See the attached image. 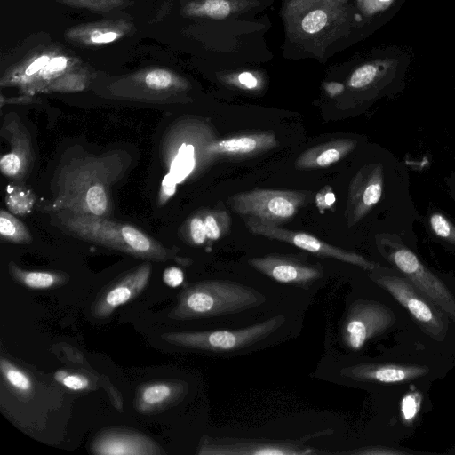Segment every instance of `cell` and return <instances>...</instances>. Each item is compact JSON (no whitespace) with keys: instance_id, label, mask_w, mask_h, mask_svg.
Instances as JSON below:
<instances>
[{"instance_id":"6","label":"cell","mask_w":455,"mask_h":455,"mask_svg":"<svg viewBox=\"0 0 455 455\" xmlns=\"http://www.w3.org/2000/svg\"><path fill=\"white\" fill-rule=\"evenodd\" d=\"M308 197L304 191L253 189L231 196L228 204L242 217L279 225L292 219Z\"/></svg>"},{"instance_id":"11","label":"cell","mask_w":455,"mask_h":455,"mask_svg":"<svg viewBox=\"0 0 455 455\" xmlns=\"http://www.w3.org/2000/svg\"><path fill=\"white\" fill-rule=\"evenodd\" d=\"M151 272V264L146 262L106 287L92 304V315L100 319L107 318L117 307L135 299L148 285Z\"/></svg>"},{"instance_id":"38","label":"cell","mask_w":455,"mask_h":455,"mask_svg":"<svg viewBox=\"0 0 455 455\" xmlns=\"http://www.w3.org/2000/svg\"><path fill=\"white\" fill-rule=\"evenodd\" d=\"M50 59L48 56H41L37 59H36L25 70V74L27 76H32L38 72L39 70L43 69L47 63L49 62Z\"/></svg>"},{"instance_id":"10","label":"cell","mask_w":455,"mask_h":455,"mask_svg":"<svg viewBox=\"0 0 455 455\" xmlns=\"http://www.w3.org/2000/svg\"><path fill=\"white\" fill-rule=\"evenodd\" d=\"M1 135L11 146V150L0 159L1 172L20 181L29 173L34 162L30 135L17 114L13 113L5 116Z\"/></svg>"},{"instance_id":"15","label":"cell","mask_w":455,"mask_h":455,"mask_svg":"<svg viewBox=\"0 0 455 455\" xmlns=\"http://www.w3.org/2000/svg\"><path fill=\"white\" fill-rule=\"evenodd\" d=\"M188 392V385L180 380L144 383L137 390L134 406L142 414H154L180 403Z\"/></svg>"},{"instance_id":"3","label":"cell","mask_w":455,"mask_h":455,"mask_svg":"<svg viewBox=\"0 0 455 455\" xmlns=\"http://www.w3.org/2000/svg\"><path fill=\"white\" fill-rule=\"evenodd\" d=\"M265 297L256 290L225 280H207L184 289L168 316L188 320L234 314L260 305Z\"/></svg>"},{"instance_id":"18","label":"cell","mask_w":455,"mask_h":455,"mask_svg":"<svg viewBox=\"0 0 455 455\" xmlns=\"http://www.w3.org/2000/svg\"><path fill=\"white\" fill-rule=\"evenodd\" d=\"M356 146V140L339 139L316 145L302 152L295 162L300 170L327 168L347 156Z\"/></svg>"},{"instance_id":"14","label":"cell","mask_w":455,"mask_h":455,"mask_svg":"<svg viewBox=\"0 0 455 455\" xmlns=\"http://www.w3.org/2000/svg\"><path fill=\"white\" fill-rule=\"evenodd\" d=\"M314 452L315 450L286 443L212 439L202 441L197 451L202 455H305Z\"/></svg>"},{"instance_id":"35","label":"cell","mask_w":455,"mask_h":455,"mask_svg":"<svg viewBox=\"0 0 455 455\" xmlns=\"http://www.w3.org/2000/svg\"><path fill=\"white\" fill-rule=\"evenodd\" d=\"M163 280L166 285L174 288L183 283L184 274L180 268L170 267L164 271Z\"/></svg>"},{"instance_id":"20","label":"cell","mask_w":455,"mask_h":455,"mask_svg":"<svg viewBox=\"0 0 455 455\" xmlns=\"http://www.w3.org/2000/svg\"><path fill=\"white\" fill-rule=\"evenodd\" d=\"M343 375L357 380H371L381 383H397L411 375V371L394 365L361 364L342 370Z\"/></svg>"},{"instance_id":"33","label":"cell","mask_w":455,"mask_h":455,"mask_svg":"<svg viewBox=\"0 0 455 455\" xmlns=\"http://www.w3.org/2000/svg\"><path fill=\"white\" fill-rule=\"evenodd\" d=\"M177 184L178 183L174 180L169 172L164 176L157 200L160 205L166 204V202L173 196L176 191Z\"/></svg>"},{"instance_id":"8","label":"cell","mask_w":455,"mask_h":455,"mask_svg":"<svg viewBox=\"0 0 455 455\" xmlns=\"http://www.w3.org/2000/svg\"><path fill=\"white\" fill-rule=\"evenodd\" d=\"M390 323L389 313L380 305L357 300L353 303L343 323V344L351 350H359Z\"/></svg>"},{"instance_id":"23","label":"cell","mask_w":455,"mask_h":455,"mask_svg":"<svg viewBox=\"0 0 455 455\" xmlns=\"http://www.w3.org/2000/svg\"><path fill=\"white\" fill-rule=\"evenodd\" d=\"M203 215L208 240L217 241L230 231L232 220L225 208L204 211Z\"/></svg>"},{"instance_id":"13","label":"cell","mask_w":455,"mask_h":455,"mask_svg":"<svg viewBox=\"0 0 455 455\" xmlns=\"http://www.w3.org/2000/svg\"><path fill=\"white\" fill-rule=\"evenodd\" d=\"M248 263L259 272L285 284H307L322 275V270L315 266L277 255L251 258Z\"/></svg>"},{"instance_id":"21","label":"cell","mask_w":455,"mask_h":455,"mask_svg":"<svg viewBox=\"0 0 455 455\" xmlns=\"http://www.w3.org/2000/svg\"><path fill=\"white\" fill-rule=\"evenodd\" d=\"M0 235L2 240L13 243L32 242V235L24 223L4 209L0 211Z\"/></svg>"},{"instance_id":"9","label":"cell","mask_w":455,"mask_h":455,"mask_svg":"<svg viewBox=\"0 0 455 455\" xmlns=\"http://www.w3.org/2000/svg\"><path fill=\"white\" fill-rule=\"evenodd\" d=\"M383 188L381 164H368L357 172L349 185L345 210V219L348 227L359 222L380 201Z\"/></svg>"},{"instance_id":"32","label":"cell","mask_w":455,"mask_h":455,"mask_svg":"<svg viewBox=\"0 0 455 455\" xmlns=\"http://www.w3.org/2000/svg\"><path fill=\"white\" fill-rule=\"evenodd\" d=\"M336 202V196L331 187H323L315 196V205L323 213L332 208Z\"/></svg>"},{"instance_id":"30","label":"cell","mask_w":455,"mask_h":455,"mask_svg":"<svg viewBox=\"0 0 455 455\" xmlns=\"http://www.w3.org/2000/svg\"><path fill=\"white\" fill-rule=\"evenodd\" d=\"M202 12L212 18L227 17L231 12V5L227 0H205Z\"/></svg>"},{"instance_id":"26","label":"cell","mask_w":455,"mask_h":455,"mask_svg":"<svg viewBox=\"0 0 455 455\" xmlns=\"http://www.w3.org/2000/svg\"><path fill=\"white\" fill-rule=\"evenodd\" d=\"M146 86L154 91H164L179 85L177 78L164 69H154L146 74L144 77Z\"/></svg>"},{"instance_id":"34","label":"cell","mask_w":455,"mask_h":455,"mask_svg":"<svg viewBox=\"0 0 455 455\" xmlns=\"http://www.w3.org/2000/svg\"><path fill=\"white\" fill-rule=\"evenodd\" d=\"M357 2L365 14L371 15L388 8L394 0H357Z\"/></svg>"},{"instance_id":"16","label":"cell","mask_w":455,"mask_h":455,"mask_svg":"<svg viewBox=\"0 0 455 455\" xmlns=\"http://www.w3.org/2000/svg\"><path fill=\"white\" fill-rule=\"evenodd\" d=\"M275 134L271 132L242 134L217 139L207 148L212 161L218 157H237L263 153L277 146Z\"/></svg>"},{"instance_id":"37","label":"cell","mask_w":455,"mask_h":455,"mask_svg":"<svg viewBox=\"0 0 455 455\" xmlns=\"http://www.w3.org/2000/svg\"><path fill=\"white\" fill-rule=\"evenodd\" d=\"M238 84L246 89H255L259 86L257 77L250 72H243L237 76Z\"/></svg>"},{"instance_id":"2","label":"cell","mask_w":455,"mask_h":455,"mask_svg":"<svg viewBox=\"0 0 455 455\" xmlns=\"http://www.w3.org/2000/svg\"><path fill=\"white\" fill-rule=\"evenodd\" d=\"M55 219L57 227L75 237L135 258L166 261L176 253L136 227L107 217L59 211Z\"/></svg>"},{"instance_id":"19","label":"cell","mask_w":455,"mask_h":455,"mask_svg":"<svg viewBox=\"0 0 455 455\" xmlns=\"http://www.w3.org/2000/svg\"><path fill=\"white\" fill-rule=\"evenodd\" d=\"M12 278L20 285L33 290L52 289L64 285L68 275L56 271H34L20 268L14 262L8 265Z\"/></svg>"},{"instance_id":"40","label":"cell","mask_w":455,"mask_h":455,"mask_svg":"<svg viewBox=\"0 0 455 455\" xmlns=\"http://www.w3.org/2000/svg\"><path fill=\"white\" fill-rule=\"evenodd\" d=\"M117 34L115 32H106L100 33L98 35H94L92 36V41L93 43H109L114 41L117 37Z\"/></svg>"},{"instance_id":"31","label":"cell","mask_w":455,"mask_h":455,"mask_svg":"<svg viewBox=\"0 0 455 455\" xmlns=\"http://www.w3.org/2000/svg\"><path fill=\"white\" fill-rule=\"evenodd\" d=\"M60 384L73 391L87 390L92 387L90 379L78 373H68Z\"/></svg>"},{"instance_id":"28","label":"cell","mask_w":455,"mask_h":455,"mask_svg":"<svg viewBox=\"0 0 455 455\" xmlns=\"http://www.w3.org/2000/svg\"><path fill=\"white\" fill-rule=\"evenodd\" d=\"M379 76L375 64L368 63L356 68L351 75L348 85L354 89H362L371 84Z\"/></svg>"},{"instance_id":"24","label":"cell","mask_w":455,"mask_h":455,"mask_svg":"<svg viewBox=\"0 0 455 455\" xmlns=\"http://www.w3.org/2000/svg\"><path fill=\"white\" fill-rule=\"evenodd\" d=\"M0 371L5 382L18 394L28 396L33 389L30 377L9 360L2 357Z\"/></svg>"},{"instance_id":"4","label":"cell","mask_w":455,"mask_h":455,"mask_svg":"<svg viewBox=\"0 0 455 455\" xmlns=\"http://www.w3.org/2000/svg\"><path fill=\"white\" fill-rule=\"evenodd\" d=\"M217 139L212 126L200 118L177 120L166 131L160 146L167 172L178 184L199 174L212 162L207 148Z\"/></svg>"},{"instance_id":"29","label":"cell","mask_w":455,"mask_h":455,"mask_svg":"<svg viewBox=\"0 0 455 455\" xmlns=\"http://www.w3.org/2000/svg\"><path fill=\"white\" fill-rule=\"evenodd\" d=\"M327 22V14L323 10H314L302 19L301 27L306 33L315 34L321 31Z\"/></svg>"},{"instance_id":"17","label":"cell","mask_w":455,"mask_h":455,"mask_svg":"<svg viewBox=\"0 0 455 455\" xmlns=\"http://www.w3.org/2000/svg\"><path fill=\"white\" fill-rule=\"evenodd\" d=\"M377 283L389 291L424 327L440 330L442 323L435 310L406 280L387 275L379 277Z\"/></svg>"},{"instance_id":"39","label":"cell","mask_w":455,"mask_h":455,"mask_svg":"<svg viewBox=\"0 0 455 455\" xmlns=\"http://www.w3.org/2000/svg\"><path fill=\"white\" fill-rule=\"evenodd\" d=\"M402 410L407 419H411L414 416L417 412V403L413 396L410 395L404 398L403 401Z\"/></svg>"},{"instance_id":"25","label":"cell","mask_w":455,"mask_h":455,"mask_svg":"<svg viewBox=\"0 0 455 455\" xmlns=\"http://www.w3.org/2000/svg\"><path fill=\"white\" fill-rule=\"evenodd\" d=\"M182 234L185 240L195 246L203 245L207 239L203 212H197L184 223Z\"/></svg>"},{"instance_id":"22","label":"cell","mask_w":455,"mask_h":455,"mask_svg":"<svg viewBox=\"0 0 455 455\" xmlns=\"http://www.w3.org/2000/svg\"><path fill=\"white\" fill-rule=\"evenodd\" d=\"M5 204L14 215L29 213L36 203V196L27 188L10 184L6 187Z\"/></svg>"},{"instance_id":"1","label":"cell","mask_w":455,"mask_h":455,"mask_svg":"<svg viewBox=\"0 0 455 455\" xmlns=\"http://www.w3.org/2000/svg\"><path fill=\"white\" fill-rule=\"evenodd\" d=\"M121 153L70 161L54 180V194L46 209L107 217L111 209L110 188L127 168Z\"/></svg>"},{"instance_id":"12","label":"cell","mask_w":455,"mask_h":455,"mask_svg":"<svg viewBox=\"0 0 455 455\" xmlns=\"http://www.w3.org/2000/svg\"><path fill=\"white\" fill-rule=\"evenodd\" d=\"M90 451L100 455H156L162 454L159 444L146 435L126 428H108L92 441Z\"/></svg>"},{"instance_id":"7","label":"cell","mask_w":455,"mask_h":455,"mask_svg":"<svg viewBox=\"0 0 455 455\" xmlns=\"http://www.w3.org/2000/svg\"><path fill=\"white\" fill-rule=\"evenodd\" d=\"M244 223L248 230L254 235L291 244L320 257L332 258L364 269L374 268V264L361 255L333 246L310 234L283 228L279 225L254 218H246Z\"/></svg>"},{"instance_id":"27","label":"cell","mask_w":455,"mask_h":455,"mask_svg":"<svg viewBox=\"0 0 455 455\" xmlns=\"http://www.w3.org/2000/svg\"><path fill=\"white\" fill-rule=\"evenodd\" d=\"M429 226L436 236L455 244V226L444 215L433 212L429 218Z\"/></svg>"},{"instance_id":"36","label":"cell","mask_w":455,"mask_h":455,"mask_svg":"<svg viewBox=\"0 0 455 455\" xmlns=\"http://www.w3.org/2000/svg\"><path fill=\"white\" fill-rule=\"evenodd\" d=\"M67 67V60L62 57H54L49 60L44 68L43 75L45 76H52L64 70Z\"/></svg>"},{"instance_id":"5","label":"cell","mask_w":455,"mask_h":455,"mask_svg":"<svg viewBox=\"0 0 455 455\" xmlns=\"http://www.w3.org/2000/svg\"><path fill=\"white\" fill-rule=\"evenodd\" d=\"M285 318L278 315L261 323L236 330L166 332L161 338L172 345L210 352L236 351L265 339L281 326Z\"/></svg>"}]
</instances>
